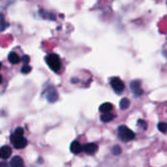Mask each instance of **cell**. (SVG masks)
I'll list each match as a JSON object with an SVG mask.
<instances>
[{"mask_svg": "<svg viewBox=\"0 0 167 167\" xmlns=\"http://www.w3.org/2000/svg\"><path fill=\"white\" fill-rule=\"evenodd\" d=\"M0 68H1V63H0Z\"/></svg>", "mask_w": 167, "mask_h": 167, "instance_id": "23", "label": "cell"}, {"mask_svg": "<svg viewBox=\"0 0 167 167\" xmlns=\"http://www.w3.org/2000/svg\"><path fill=\"white\" fill-rule=\"evenodd\" d=\"M112 154L114 155H119L121 154V148L119 147L118 145H115V146H114V148H112Z\"/></svg>", "mask_w": 167, "mask_h": 167, "instance_id": "17", "label": "cell"}, {"mask_svg": "<svg viewBox=\"0 0 167 167\" xmlns=\"http://www.w3.org/2000/svg\"><path fill=\"white\" fill-rule=\"evenodd\" d=\"M46 63L49 68L54 71H58L61 68V61L60 58L56 54H50L46 57Z\"/></svg>", "mask_w": 167, "mask_h": 167, "instance_id": "3", "label": "cell"}, {"mask_svg": "<svg viewBox=\"0 0 167 167\" xmlns=\"http://www.w3.org/2000/svg\"><path fill=\"white\" fill-rule=\"evenodd\" d=\"M114 110V105L111 103H105L100 106V111L103 114H108Z\"/></svg>", "mask_w": 167, "mask_h": 167, "instance_id": "11", "label": "cell"}, {"mask_svg": "<svg viewBox=\"0 0 167 167\" xmlns=\"http://www.w3.org/2000/svg\"><path fill=\"white\" fill-rule=\"evenodd\" d=\"M11 167H23L24 165V160L23 158H22L21 157H14L12 159H11Z\"/></svg>", "mask_w": 167, "mask_h": 167, "instance_id": "10", "label": "cell"}, {"mask_svg": "<svg viewBox=\"0 0 167 167\" xmlns=\"http://www.w3.org/2000/svg\"><path fill=\"white\" fill-rule=\"evenodd\" d=\"M1 82H2V76L0 75V83H1Z\"/></svg>", "mask_w": 167, "mask_h": 167, "instance_id": "22", "label": "cell"}, {"mask_svg": "<svg viewBox=\"0 0 167 167\" xmlns=\"http://www.w3.org/2000/svg\"><path fill=\"white\" fill-rule=\"evenodd\" d=\"M8 59L10 61V63L11 64H19L20 63V61H21V58L19 57V55L16 53H14V52H11L9 54V56H8Z\"/></svg>", "mask_w": 167, "mask_h": 167, "instance_id": "12", "label": "cell"}, {"mask_svg": "<svg viewBox=\"0 0 167 167\" xmlns=\"http://www.w3.org/2000/svg\"><path fill=\"white\" fill-rule=\"evenodd\" d=\"M115 117V115L111 112H108V114H103L101 115V120L103 122H110L112 119Z\"/></svg>", "mask_w": 167, "mask_h": 167, "instance_id": "13", "label": "cell"}, {"mask_svg": "<svg viewBox=\"0 0 167 167\" xmlns=\"http://www.w3.org/2000/svg\"><path fill=\"white\" fill-rule=\"evenodd\" d=\"M22 60H23L24 63L27 64V63H30V57L27 56V55H24V57L22 58Z\"/></svg>", "mask_w": 167, "mask_h": 167, "instance_id": "20", "label": "cell"}, {"mask_svg": "<svg viewBox=\"0 0 167 167\" xmlns=\"http://www.w3.org/2000/svg\"><path fill=\"white\" fill-rule=\"evenodd\" d=\"M83 151V147L79 144L77 141H74L71 145V151L74 154H78Z\"/></svg>", "mask_w": 167, "mask_h": 167, "instance_id": "9", "label": "cell"}, {"mask_svg": "<svg viewBox=\"0 0 167 167\" xmlns=\"http://www.w3.org/2000/svg\"><path fill=\"white\" fill-rule=\"evenodd\" d=\"M138 125H139V126H142L144 129L147 128V123L145 122L144 120H142V119H139V120H138Z\"/></svg>", "mask_w": 167, "mask_h": 167, "instance_id": "19", "label": "cell"}, {"mask_svg": "<svg viewBox=\"0 0 167 167\" xmlns=\"http://www.w3.org/2000/svg\"><path fill=\"white\" fill-rule=\"evenodd\" d=\"M30 71H31V67H30L28 65H25V66L22 68V73L27 74V73H30Z\"/></svg>", "mask_w": 167, "mask_h": 167, "instance_id": "18", "label": "cell"}, {"mask_svg": "<svg viewBox=\"0 0 167 167\" xmlns=\"http://www.w3.org/2000/svg\"><path fill=\"white\" fill-rule=\"evenodd\" d=\"M83 151H84L86 154H94L98 151V146L94 143H89L86 144L84 147H83Z\"/></svg>", "mask_w": 167, "mask_h": 167, "instance_id": "8", "label": "cell"}, {"mask_svg": "<svg viewBox=\"0 0 167 167\" xmlns=\"http://www.w3.org/2000/svg\"><path fill=\"white\" fill-rule=\"evenodd\" d=\"M111 85L112 87V89L114 90V92L117 94L123 92V90H124V83H123V81L121 79H119L118 77L111 78Z\"/></svg>", "mask_w": 167, "mask_h": 167, "instance_id": "4", "label": "cell"}, {"mask_svg": "<svg viewBox=\"0 0 167 167\" xmlns=\"http://www.w3.org/2000/svg\"><path fill=\"white\" fill-rule=\"evenodd\" d=\"M130 106V101L127 98H123L121 99L120 103H119V107H120L121 110H127Z\"/></svg>", "mask_w": 167, "mask_h": 167, "instance_id": "14", "label": "cell"}, {"mask_svg": "<svg viewBox=\"0 0 167 167\" xmlns=\"http://www.w3.org/2000/svg\"><path fill=\"white\" fill-rule=\"evenodd\" d=\"M157 129L162 133L167 132V123L166 122H159L157 124Z\"/></svg>", "mask_w": 167, "mask_h": 167, "instance_id": "16", "label": "cell"}, {"mask_svg": "<svg viewBox=\"0 0 167 167\" xmlns=\"http://www.w3.org/2000/svg\"><path fill=\"white\" fill-rule=\"evenodd\" d=\"M131 90L136 96H141L143 94V89L141 87V81L140 80H134L131 82Z\"/></svg>", "mask_w": 167, "mask_h": 167, "instance_id": "6", "label": "cell"}, {"mask_svg": "<svg viewBox=\"0 0 167 167\" xmlns=\"http://www.w3.org/2000/svg\"><path fill=\"white\" fill-rule=\"evenodd\" d=\"M0 167H8V164L4 162H0Z\"/></svg>", "mask_w": 167, "mask_h": 167, "instance_id": "21", "label": "cell"}, {"mask_svg": "<svg viewBox=\"0 0 167 167\" xmlns=\"http://www.w3.org/2000/svg\"><path fill=\"white\" fill-rule=\"evenodd\" d=\"M12 154V148L9 146H4L0 148V157L3 159H7Z\"/></svg>", "mask_w": 167, "mask_h": 167, "instance_id": "7", "label": "cell"}, {"mask_svg": "<svg viewBox=\"0 0 167 167\" xmlns=\"http://www.w3.org/2000/svg\"><path fill=\"white\" fill-rule=\"evenodd\" d=\"M11 142H12L13 146L15 148L21 150L24 148L27 145V139L24 137V129L23 128H17L13 135L11 136Z\"/></svg>", "mask_w": 167, "mask_h": 167, "instance_id": "1", "label": "cell"}, {"mask_svg": "<svg viewBox=\"0 0 167 167\" xmlns=\"http://www.w3.org/2000/svg\"><path fill=\"white\" fill-rule=\"evenodd\" d=\"M117 132H118V137L122 141H124V142H128V141H131L135 138V133L124 125L119 126L117 129Z\"/></svg>", "mask_w": 167, "mask_h": 167, "instance_id": "2", "label": "cell"}, {"mask_svg": "<svg viewBox=\"0 0 167 167\" xmlns=\"http://www.w3.org/2000/svg\"><path fill=\"white\" fill-rule=\"evenodd\" d=\"M7 27H9V24L6 23L4 20V17H3L2 14H0V31L4 30Z\"/></svg>", "mask_w": 167, "mask_h": 167, "instance_id": "15", "label": "cell"}, {"mask_svg": "<svg viewBox=\"0 0 167 167\" xmlns=\"http://www.w3.org/2000/svg\"><path fill=\"white\" fill-rule=\"evenodd\" d=\"M46 99L48 100L50 103H54L58 99V92L54 87H49L46 90Z\"/></svg>", "mask_w": 167, "mask_h": 167, "instance_id": "5", "label": "cell"}]
</instances>
